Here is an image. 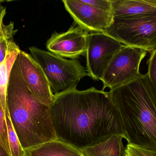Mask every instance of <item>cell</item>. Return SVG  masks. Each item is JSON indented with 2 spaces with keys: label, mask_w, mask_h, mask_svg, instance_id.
I'll list each match as a JSON object with an SVG mask.
<instances>
[{
  "label": "cell",
  "mask_w": 156,
  "mask_h": 156,
  "mask_svg": "<svg viewBox=\"0 0 156 156\" xmlns=\"http://www.w3.org/2000/svg\"><path fill=\"white\" fill-rule=\"evenodd\" d=\"M49 110L58 139L79 150L114 135L124 137L119 111L103 90L76 88L55 94Z\"/></svg>",
  "instance_id": "cell-1"
},
{
  "label": "cell",
  "mask_w": 156,
  "mask_h": 156,
  "mask_svg": "<svg viewBox=\"0 0 156 156\" xmlns=\"http://www.w3.org/2000/svg\"><path fill=\"white\" fill-rule=\"evenodd\" d=\"M128 144L156 149V96L147 74L109 92Z\"/></svg>",
  "instance_id": "cell-2"
},
{
  "label": "cell",
  "mask_w": 156,
  "mask_h": 156,
  "mask_svg": "<svg viewBox=\"0 0 156 156\" xmlns=\"http://www.w3.org/2000/svg\"><path fill=\"white\" fill-rule=\"evenodd\" d=\"M6 103L24 150L58 139L49 107L37 100L27 87L20 72L18 56L9 76Z\"/></svg>",
  "instance_id": "cell-3"
},
{
  "label": "cell",
  "mask_w": 156,
  "mask_h": 156,
  "mask_svg": "<svg viewBox=\"0 0 156 156\" xmlns=\"http://www.w3.org/2000/svg\"><path fill=\"white\" fill-rule=\"evenodd\" d=\"M30 55L44 73L54 94L76 88L87 70L78 60H67L36 47H29Z\"/></svg>",
  "instance_id": "cell-4"
},
{
  "label": "cell",
  "mask_w": 156,
  "mask_h": 156,
  "mask_svg": "<svg viewBox=\"0 0 156 156\" xmlns=\"http://www.w3.org/2000/svg\"><path fill=\"white\" fill-rule=\"evenodd\" d=\"M105 34L127 46L156 49V15L114 16Z\"/></svg>",
  "instance_id": "cell-5"
},
{
  "label": "cell",
  "mask_w": 156,
  "mask_h": 156,
  "mask_svg": "<svg viewBox=\"0 0 156 156\" xmlns=\"http://www.w3.org/2000/svg\"><path fill=\"white\" fill-rule=\"evenodd\" d=\"M147 51L142 49L125 45L112 58L101 81L102 90L110 89L126 84L141 74L140 64Z\"/></svg>",
  "instance_id": "cell-6"
},
{
  "label": "cell",
  "mask_w": 156,
  "mask_h": 156,
  "mask_svg": "<svg viewBox=\"0 0 156 156\" xmlns=\"http://www.w3.org/2000/svg\"><path fill=\"white\" fill-rule=\"evenodd\" d=\"M124 46L105 33H89L86 53L88 76L101 80L114 55Z\"/></svg>",
  "instance_id": "cell-7"
},
{
  "label": "cell",
  "mask_w": 156,
  "mask_h": 156,
  "mask_svg": "<svg viewBox=\"0 0 156 156\" xmlns=\"http://www.w3.org/2000/svg\"><path fill=\"white\" fill-rule=\"evenodd\" d=\"M18 57L20 72L27 87L37 100L50 107L54 94L43 70L30 54L20 50Z\"/></svg>",
  "instance_id": "cell-8"
},
{
  "label": "cell",
  "mask_w": 156,
  "mask_h": 156,
  "mask_svg": "<svg viewBox=\"0 0 156 156\" xmlns=\"http://www.w3.org/2000/svg\"><path fill=\"white\" fill-rule=\"evenodd\" d=\"M62 2L75 23L89 32L105 33L113 20V13L97 9L81 0Z\"/></svg>",
  "instance_id": "cell-9"
},
{
  "label": "cell",
  "mask_w": 156,
  "mask_h": 156,
  "mask_svg": "<svg viewBox=\"0 0 156 156\" xmlns=\"http://www.w3.org/2000/svg\"><path fill=\"white\" fill-rule=\"evenodd\" d=\"M89 33L78 25L72 26L66 32H54L47 41V49L62 57L76 59L86 55Z\"/></svg>",
  "instance_id": "cell-10"
},
{
  "label": "cell",
  "mask_w": 156,
  "mask_h": 156,
  "mask_svg": "<svg viewBox=\"0 0 156 156\" xmlns=\"http://www.w3.org/2000/svg\"><path fill=\"white\" fill-rule=\"evenodd\" d=\"M114 16L156 15V0H111Z\"/></svg>",
  "instance_id": "cell-11"
},
{
  "label": "cell",
  "mask_w": 156,
  "mask_h": 156,
  "mask_svg": "<svg viewBox=\"0 0 156 156\" xmlns=\"http://www.w3.org/2000/svg\"><path fill=\"white\" fill-rule=\"evenodd\" d=\"M24 150L25 156H84L79 149L58 139Z\"/></svg>",
  "instance_id": "cell-12"
},
{
  "label": "cell",
  "mask_w": 156,
  "mask_h": 156,
  "mask_svg": "<svg viewBox=\"0 0 156 156\" xmlns=\"http://www.w3.org/2000/svg\"><path fill=\"white\" fill-rule=\"evenodd\" d=\"M123 136L114 135L104 141L80 150L84 156H125Z\"/></svg>",
  "instance_id": "cell-13"
},
{
  "label": "cell",
  "mask_w": 156,
  "mask_h": 156,
  "mask_svg": "<svg viewBox=\"0 0 156 156\" xmlns=\"http://www.w3.org/2000/svg\"><path fill=\"white\" fill-rule=\"evenodd\" d=\"M20 50L19 48L9 49L4 60L0 64V98L5 110L6 107V90L9 76Z\"/></svg>",
  "instance_id": "cell-14"
},
{
  "label": "cell",
  "mask_w": 156,
  "mask_h": 156,
  "mask_svg": "<svg viewBox=\"0 0 156 156\" xmlns=\"http://www.w3.org/2000/svg\"><path fill=\"white\" fill-rule=\"evenodd\" d=\"M17 29H14V24L10 22L8 24H5L3 22L0 25V64L4 60L7 51L10 49L19 47L14 41L15 35Z\"/></svg>",
  "instance_id": "cell-15"
},
{
  "label": "cell",
  "mask_w": 156,
  "mask_h": 156,
  "mask_svg": "<svg viewBox=\"0 0 156 156\" xmlns=\"http://www.w3.org/2000/svg\"><path fill=\"white\" fill-rule=\"evenodd\" d=\"M5 118L8 131V141L12 156H25V152L22 147L16 132L10 120L7 106L5 110Z\"/></svg>",
  "instance_id": "cell-16"
},
{
  "label": "cell",
  "mask_w": 156,
  "mask_h": 156,
  "mask_svg": "<svg viewBox=\"0 0 156 156\" xmlns=\"http://www.w3.org/2000/svg\"><path fill=\"white\" fill-rule=\"evenodd\" d=\"M0 146L2 147L8 154L11 155L8 141V131L5 118V110L0 98Z\"/></svg>",
  "instance_id": "cell-17"
},
{
  "label": "cell",
  "mask_w": 156,
  "mask_h": 156,
  "mask_svg": "<svg viewBox=\"0 0 156 156\" xmlns=\"http://www.w3.org/2000/svg\"><path fill=\"white\" fill-rule=\"evenodd\" d=\"M125 156H156V149L127 144L125 147Z\"/></svg>",
  "instance_id": "cell-18"
},
{
  "label": "cell",
  "mask_w": 156,
  "mask_h": 156,
  "mask_svg": "<svg viewBox=\"0 0 156 156\" xmlns=\"http://www.w3.org/2000/svg\"><path fill=\"white\" fill-rule=\"evenodd\" d=\"M147 65V74L156 96V49L151 53Z\"/></svg>",
  "instance_id": "cell-19"
},
{
  "label": "cell",
  "mask_w": 156,
  "mask_h": 156,
  "mask_svg": "<svg viewBox=\"0 0 156 156\" xmlns=\"http://www.w3.org/2000/svg\"><path fill=\"white\" fill-rule=\"evenodd\" d=\"M83 2L105 12L113 13L111 0H81Z\"/></svg>",
  "instance_id": "cell-20"
},
{
  "label": "cell",
  "mask_w": 156,
  "mask_h": 156,
  "mask_svg": "<svg viewBox=\"0 0 156 156\" xmlns=\"http://www.w3.org/2000/svg\"><path fill=\"white\" fill-rule=\"evenodd\" d=\"M6 8L5 7L2 12H0V25H1V24L3 22L4 17L6 14Z\"/></svg>",
  "instance_id": "cell-21"
},
{
  "label": "cell",
  "mask_w": 156,
  "mask_h": 156,
  "mask_svg": "<svg viewBox=\"0 0 156 156\" xmlns=\"http://www.w3.org/2000/svg\"><path fill=\"white\" fill-rule=\"evenodd\" d=\"M0 156H11L8 154L6 150L0 146Z\"/></svg>",
  "instance_id": "cell-22"
},
{
  "label": "cell",
  "mask_w": 156,
  "mask_h": 156,
  "mask_svg": "<svg viewBox=\"0 0 156 156\" xmlns=\"http://www.w3.org/2000/svg\"><path fill=\"white\" fill-rule=\"evenodd\" d=\"M4 1H0V12H2L4 9V7H3L2 5V3Z\"/></svg>",
  "instance_id": "cell-23"
}]
</instances>
